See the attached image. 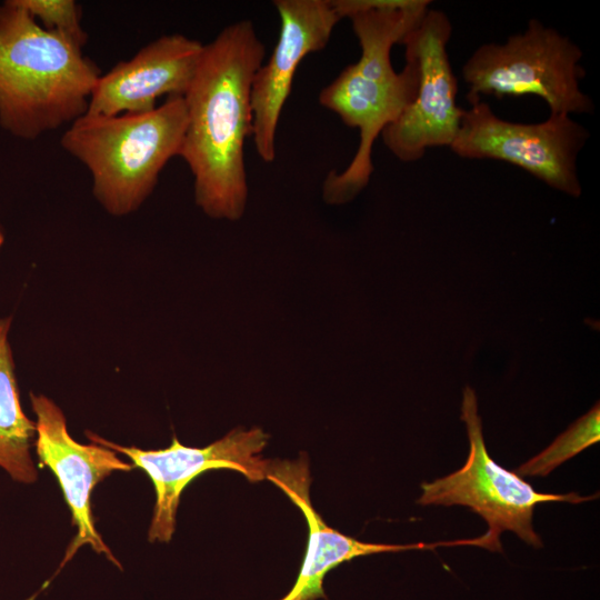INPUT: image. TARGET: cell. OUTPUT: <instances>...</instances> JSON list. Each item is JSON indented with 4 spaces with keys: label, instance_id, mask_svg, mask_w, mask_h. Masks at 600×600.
Wrapping results in <instances>:
<instances>
[{
    "label": "cell",
    "instance_id": "3957f363",
    "mask_svg": "<svg viewBox=\"0 0 600 600\" xmlns=\"http://www.w3.org/2000/svg\"><path fill=\"white\" fill-rule=\"evenodd\" d=\"M187 124L183 97L117 116L83 113L61 136V147L90 172L92 193L117 217L140 208L167 162L179 154Z\"/></svg>",
    "mask_w": 600,
    "mask_h": 600
},
{
    "label": "cell",
    "instance_id": "4fadbf2b",
    "mask_svg": "<svg viewBox=\"0 0 600 600\" xmlns=\"http://www.w3.org/2000/svg\"><path fill=\"white\" fill-rule=\"evenodd\" d=\"M266 479L280 488L302 511L309 529L306 554L297 580L292 589L279 600L326 599L322 582L327 573L357 557L471 544V539L411 544L370 543L330 528L311 503V480L306 456L292 461H270Z\"/></svg>",
    "mask_w": 600,
    "mask_h": 600
},
{
    "label": "cell",
    "instance_id": "5b68a950",
    "mask_svg": "<svg viewBox=\"0 0 600 600\" xmlns=\"http://www.w3.org/2000/svg\"><path fill=\"white\" fill-rule=\"evenodd\" d=\"M461 420L467 426L469 454L457 471L421 484L420 506H464L484 519L488 531L481 536L482 548L502 551L500 536L512 531L526 543L541 548L542 541L532 527L533 511L539 503L566 501L580 503L597 498L541 493L516 472L499 466L487 450L478 400L472 388L466 387L461 403Z\"/></svg>",
    "mask_w": 600,
    "mask_h": 600
},
{
    "label": "cell",
    "instance_id": "52a82bcc",
    "mask_svg": "<svg viewBox=\"0 0 600 600\" xmlns=\"http://www.w3.org/2000/svg\"><path fill=\"white\" fill-rule=\"evenodd\" d=\"M451 34L448 16L429 9L401 42L406 59L416 63L418 89L413 101L381 137L403 162L420 160L430 148H450L459 131L463 109L457 104L458 80L447 51Z\"/></svg>",
    "mask_w": 600,
    "mask_h": 600
},
{
    "label": "cell",
    "instance_id": "ba28073f",
    "mask_svg": "<svg viewBox=\"0 0 600 600\" xmlns=\"http://www.w3.org/2000/svg\"><path fill=\"white\" fill-rule=\"evenodd\" d=\"M87 437L92 443L127 456L133 467L149 476L156 492L153 516L148 530L150 542L171 540L181 493L200 474L228 469L242 473L251 482H258L266 479L270 463V460H263L260 454L269 438L260 428H236L204 448L186 447L176 436L170 447L160 450L120 446L90 431H87Z\"/></svg>",
    "mask_w": 600,
    "mask_h": 600
},
{
    "label": "cell",
    "instance_id": "7a4b0ae2",
    "mask_svg": "<svg viewBox=\"0 0 600 600\" xmlns=\"http://www.w3.org/2000/svg\"><path fill=\"white\" fill-rule=\"evenodd\" d=\"M83 48L46 30L19 0L0 4V126L33 140L87 112L101 73Z\"/></svg>",
    "mask_w": 600,
    "mask_h": 600
},
{
    "label": "cell",
    "instance_id": "9a60e30c",
    "mask_svg": "<svg viewBox=\"0 0 600 600\" xmlns=\"http://www.w3.org/2000/svg\"><path fill=\"white\" fill-rule=\"evenodd\" d=\"M600 440V407L597 402L586 414L537 456L517 469L518 476H548L564 461Z\"/></svg>",
    "mask_w": 600,
    "mask_h": 600
},
{
    "label": "cell",
    "instance_id": "5bb4252c",
    "mask_svg": "<svg viewBox=\"0 0 600 600\" xmlns=\"http://www.w3.org/2000/svg\"><path fill=\"white\" fill-rule=\"evenodd\" d=\"M11 318H0V468L12 480L32 483L38 471L31 457L36 441V421L22 410L14 361L8 340Z\"/></svg>",
    "mask_w": 600,
    "mask_h": 600
},
{
    "label": "cell",
    "instance_id": "9c48e42d",
    "mask_svg": "<svg viewBox=\"0 0 600 600\" xmlns=\"http://www.w3.org/2000/svg\"><path fill=\"white\" fill-rule=\"evenodd\" d=\"M393 77L377 79L346 67L319 93V103L337 113L342 122L359 130V146L344 170L327 174L322 193L326 202L341 204L354 199L373 173L372 147L382 131L413 101L418 89L416 63L406 59Z\"/></svg>",
    "mask_w": 600,
    "mask_h": 600
},
{
    "label": "cell",
    "instance_id": "8992f818",
    "mask_svg": "<svg viewBox=\"0 0 600 600\" xmlns=\"http://www.w3.org/2000/svg\"><path fill=\"white\" fill-rule=\"evenodd\" d=\"M589 132L571 116L550 113L538 123L511 122L480 101L462 110L450 149L466 159H493L519 167L549 187L578 198L577 159Z\"/></svg>",
    "mask_w": 600,
    "mask_h": 600
},
{
    "label": "cell",
    "instance_id": "7c38bea8",
    "mask_svg": "<svg viewBox=\"0 0 600 600\" xmlns=\"http://www.w3.org/2000/svg\"><path fill=\"white\" fill-rule=\"evenodd\" d=\"M204 44L180 33L162 36L98 79L88 113L117 116L157 108L162 96L186 93Z\"/></svg>",
    "mask_w": 600,
    "mask_h": 600
},
{
    "label": "cell",
    "instance_id": "8fae6325",
    "mask_svg": "<svg viewBox=\"0 0 600 600\" xmlns=\"http://www.w3.org/2000/svg\"><path fill=\"white\" fill-rule=\"evenodd\" d=\"M280 18L277 44L254 73L251 87L252 139L264 162L276 159V133L300 62L322 50L341 20L331 0H274Z\"/></svg>",
    "mask_w": 600,
    "mask_h": 600
},
{
    "label": "cell",
    "instance_id": "277c9868",
    "mask_svg": "<svg viewBox=\"0 0 600 600\" xmlns=\"http://www.w3.org/2000/svg\"><path fill=\"white\" fill-rule=\"evenodd\" d=\"M581 49L537 19L504 43H484L462 66L470 103L481 96H537L550 113H592L594 103L580 88L586 71Z\"/></svg>",
    "mask_w": 600,
    "mask_h": 600
},
{
    "label": "cell",
    "instance_id": "6da1fadb",
    "mask_svg": "<svg viewBox=\"0 0 600 600\" xmlns=\"http://www.w3.org/2000/svg\"><path fill=\"white\" fill-rule=\"evenodd\" d=\"M266 48L250 20L204 44L183 94L187 124L179 157L193 177L197 206L210 218L238 220L248 182L244 142L252 134L251 87Z\"/></svg>",
    "mask_w": 600,
    "mask_h": 600
},
{
    "label": "cell",
    "instance_id": "30bf717a",
    "mask_svg": "<svg viewBox=\"0 0 600 600\" xmlns=\"http://www.w3.org/2000/svg\"><path fill=\"white\" fill-rule=\"evenodd\" d=\"M30 401L37 418V456L41 466L54 473L77 529L56 573L84 544L121 568L96 529L90 498L96 486L109 474L114 471L128 472L133 466L122 461L117 452L107 447L82 444L72 439L62 410L50 398L30 392Z\"/></svg>",
    "mask_w": 600,
    "mask_h": 600
},
{
    "label": "cell",
    "instance_id": "e0dca14e",
    "mask_svg": "<svg viewBox=\"0 0 600 600\" xmlns=\"http://www.w3.org/2000/svg\"><path fill=\"white\" fill-rule=\"evenodd\" d=\"M3 241H4V236H3L2 230L0 229V248H1L2 243H3Z\"/></svg>",
    "mask_w": 600,
    "mask_h": 600
},
{
    "label": "cell",
    "instance_id": "2e32d148",
    "mask_svg": "<svg viewBox=\"0 0 600 600\" xmlns=\"http://www.w3.org/2000/svg\"><path fill=\"white\" fill-rule=\"evenodd\" d=\"M46 30L59 33L83 48L88 36L81 26V7L73 0H19Z\"/></svg>",
    "mask_w": 600,
    "mask_h": 600
}]
</instances>
